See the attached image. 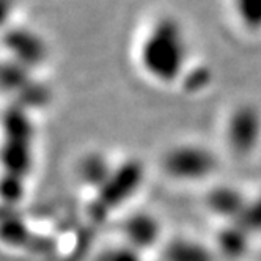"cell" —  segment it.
Wrapping results in <instances>:
<instances>
[{
	"label": "cell",
	"instance_id": "277c9868",
	"mask_svg": "<svg viewBox=\"0 0 261 261\" xmlns=\"http://www.w3.org/2000/svg\"><path fill=\"white\" fill-rule=\"evenodd\" d=\"M7 137L2 146L4 167L7 172L19 173L24 176L30 165V148H32V127L29 120L22 117L19 110H13L4 120Z\"/></svg>",
	"mask_w": 261,
	"mask_h": 261
},
{
	"label": "cell",
	"instance_id": "8fae6325",
	"mask_svg": "<svg viewBox=\"0 0 261 261\" xmlns=\"http://www.w3.org/2000/svg\"><path fill=\"white\" fill-rule=\"evenodd\" d=\"M95 261H142V253L123 242L102 250Z\"/></svg>",
	"mask_w": 261,
	"mask_h": 261
},
{
	"label": "cell",
	"instance_id": "9c48e42d",
	"mask_svg": "<svg viewBox=\"0 0 261 261\" xmlns=\"http://www.w3.org/2000/svg\"><path fill=\"white\" fill-rule=\"evenodd\" d=\"M164 261H216L210 247L191 238H175L164 247Z\"/></svg>",
	"mask_w": 261,
	"mask_h": 261
},
{
	"label": "cell",
	"instance_id": "5b68a950",
	"mask_svg": "<svg viewBox=\"0 0 261 261\" xmlns=\"http://www.w3.org/2000/svg\"><path fill=\"white\" fill-rule=\"evenodd\" d=\"M162 234L158 217L146 211H139L126 217L123 222L124 244L139 250L140 253L154 247Z\"/></svg>",
	"mask_w": 261,
	"mask_h": 261
},
{
	"label": "cell",
	"instance_id": "ba28073f",
	"mask_svg": "<svg viewBox=\"0 0 261 261\" xmlns=\"http://www.w3.org/2000/svg\"><path fill=\"white\" fill-rule=\"evenodd\" d=\"M208 210L219 217H227L228 222H234L246 208V198L239 191L230 186H219L214 188L206 198Z\"/></svg>",
	"mask_w": 261,
	"mask_h": 261
},
{
	"label": "cell",
	"instance_id": "3957f363",
	"mask_svg": "<svg viewBox=\"0 0 261 261\" xmlns=\"http://www.w3.org/2000/svg\"><path fill=\"white\" fill-rule=\"evenodd\" d=\"M225 142L234 156H250L261 143V110L241 104L230 112L225 123Z\"/></svg>",
	"mask_w": 261,
	"mask_h": 261
},
{
	"label": "cell",
	"instance_id": "6da1fadb",
	"mask_svg": "<svg viewBox=\"0 0 261 261\" xmlns=\"http://www.w3.org/2000/svg\"><path fill=\"white\" fill-rule=\"evenodd\" d=\"M188 54V36L181 22L164 16L151 24L143 36L139 59L148 76L158 82L170 84L182 74Z\"/></svg>",
	"mask_w": 261,
	"mask_h": 261
},
{
	"label": "cell",
	"instance_id": "7a4b0ae2",
	"mask_svg": "<svg viewBox=\"0 0 261 261\" xmlns=\"http://www.w3.org/2000/svg\"><path fill=\"white\" fill-rule=\"evenodd\" d=\"M219 159L210 146L186 142L170 146L161 159L162 172L178 182H200L217 170Z\"/></svg>",
	"mask_w": 261,
	"mask_h": 261
},
{
	"label": "cell",
	"instance_id": "52a82bcc",
	"mask_svg": "<svg viewBox=\"0 0 261 261\" xmlns=\"http://www.w3.org/2000/svg\"><path fill=\"white\" fill-rule=\"evenodd\" d=\"M8 47L14 57L24 66H27V69L35 65H41L46 60V43L41 40V36L35 35L30 30H17L13 33L11 40L8 41Z\"/></svg>",
	"mask_w": 261,
	"mask_h": 261
},
{
	"label": "cell",
	"instance_id": "30bf717a",
	"mask_svg": "<svg viewBox=\"0 0 261 261\" xmlns=\"http://www.w3.org/2000/svg\"><path fill=\"white\" fill-rule=\"evenodd\" d=\"M231 8L242 29L250 33L261 32V0H231Z\"/></svg>",
	"mask_w": 261,
	"mask_h": 261
},
{
	"label": "cell",
	"instance_id": "8992f818",
	"mask_svg": "<svg viewBox=\"0 0 261 261\" xmlns=\"http://www.w3.org/2000/svg\"><path fill=\"white\" fill-rule=\"evenodd\" d=\"M115 169V164L106 154L93 151L81 158L77 164V178L82 184L98 192L114 175Z\"/></svg>",
	"mask_w": 261,
	"mask_h": 261
}]
</instances>
